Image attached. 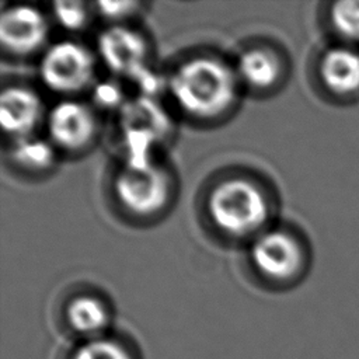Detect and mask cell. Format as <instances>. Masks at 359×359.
Returning <instances> with one entry per match:
<instances>
[{
    "mask_svg": "<svg viewBox=\"0 0 359 359\" xmlns=\"http://www.w3.org/2000/svg\"><path fill=\"white\" fill-rule=\"evenodd\" d=\"M240 86L236 69L210 55L184 60L168 80V91L178 108L205 121L229 112L237 101Z\"/></svg>",
    "mask_w": 359,
    "mask_h": 359,
    "instance_id": "obj_1",
    "label": "cell"
},
{
    "mask_svg": "<svg viewBox=\"0 0 359 359\" xmlns=\"http://www.w3.org/2000/svg\"><path fill=\"white\" fill-rule=\"evenodd\" d=\"M313 72L328 101L337 105L359 101V48L331 41L318 52Z\"/></svg>",
    "mask_w": 359,
    "mask_h": 359,
    "instance_id": "obj_6",
    "label": "cell"
},
{
    "mask_svg": "<svg viewBox=\"0 0 359 359\" xmlns=\"http://www.w3.org/2000/svg\"><path fill=\"white\" fill-rule=\"evenodd\" d=\"M323 21L332 41L359 48V0L327 3Z\"/></svg>",
    "mask_w": 359,
    "mask_h": 359,
    "instance_id": "obj_13",
    "label": "cell"
},
{
    "mask_svg": "<svg viewBox=\"0 0 359 359\" xmlns=\"http://www.w3.org/2000/svg\"><path fill=\"white\" fill-rule=\"evenodd\" d=\"M48 34V20L34 6L13 4L1 11L0 42L3 49L14 56H27L39 50Z\"/></svg>",
    "mask_w": 359,
    "mask_h": 359,
    "instance_id": "obj_8",
    "label": "cell"
},
{
    "mask_svg": "<svg viewBox=\"0 0 359 359\" xmlns=\"http://www.w3.org/2000/svg\"><path fill=\"white\" fill-rule=\"evenodd\" d=\"M140 6H142L140 3H135V1H116V3L102 1L95 4L97 11L107 20L114 21V24H119L118 21H122L135 15L139 11Z\"/></svg>",
    "mask_w": 359,
    "mask_h": 359,
    "instance_id": "obj_17",
    "label": "cell"
},
{
    "mask_svg": "<svg viewBox=\"0 0 359 359\" xmlns=\"http://www.w3.org/2000/svg\"><path fill=\"white\" fill-rule=\"evenodd\" d=\"M206 209L215 227L229 237L258 236L265 230L271 205L264 189L245 177L219 181L208 195Z\"/></svg>",
    "mask_w": 359,
    "mask_h": 359,
    "instance_id": "obj_2",
    "label": "cell"
},
{
    "mask_svg": "<svg viewBox=\"0 0 359 359\" xmlns=\"http://www.w3.org/2000/svg\"><path fill=\"white\" fill-rule=\"evenodd\" d=\"M39 77L55 93L74 94L90 87L95 77V57L76 41L49 45L39 60Z\"/></svg>",
    "mask_w": 359,
    "mask_h": 359,
    "instance_id": "obj_5",
    "label": "cell"
},
{
    "mask_svg": "<svg viewBox=\"0 0 359 359\" xmlns=\"http://www.w3.org/2000/svg\"><path fill=\"white\" fill-rule=\"evenodd\" d=\"M95 100L105 107H114L121 101L119 87L114 83H102L95 88Z\"/></svg>",
    "mask_w": 359,
    "mask_h": 359,
    "instance_id": "obj_18",
    "label": "cell"
},
{
    "mask_svg": "<svg viewBox=\"0 0 359 359\" xmlns=\"http://www.w3.org/2000/svg\"><path fill=\"white\" fill-rule=\"evenodd\" d=\"M101 62L115 74L133 79L147 69L144 36L122 24H112L101 32L97 42Z\"/></svg>",
    "mask_w": 359,
    "mask_h": 359,
    "instance_id": "obj_9",
    "label": "cell"
},
{
    "mask_svg": "<svg viewBox=\"0 0 359 359\" xmlns=\"http://www.w3.org/2000/svg\"><path fill=\"white\" fill-rule=\"evenodd\" d=\"M53 17L65 29L79 31L87 25L90 10L81 1H57L53 4Z\"/></svg>",
    "mask_w": 359,
    "mask_h": 359,
    "instance_id": "obj_16",
    "label": "cell"
},
{
    "mask_svg": "<svg viewBox=\"0 0 359 359\" xmlns=\"http://www.w3.org/2000/svg\"><path fill=\"white\" fill-rule=\"evenodd\" d=\"M43 104L36 91L25 86H10L1 91L0 122L4 133L14 140L34 136L43 119Z\"/></svg>",
    "mask_w": 359,
    "mask_h": 359,
    "instance_id": "obj_10",
    "label": "cell"
},
{
    "mask_svg": "<svg viewBox=\"0 0 359 359\" xmlns=\"http://www.w3.org/2000/svg\"><path fill=\"white\" fill-rule=\"evenodd\" d=\"M49 142L60 150L79 151L87 147L97 133V118L93 109L76 100H62L45 118Z\"/></svg>",
    "mask_w": 359,
    "mask_h": 359,
    "instance_id": "obj_7",
    "label": "cell"
},
{
    "mask_svg": "<svg viewBox=\"0 0 359 359\" xmlns=\"http://www.w3.org/2000/svg\"><path fill=\"white\" fill-rule=\"evenodd\" d=\"M114 195L125 212L147 217L164 210L172 195L168 171L151 160L142 164L126 163L114 177Z\"/></svg>",
    "mask_w": 359,
    "mask_h": 359,
    "instance_id": "obj_4",
    "label": "cell"
},
{
    "mask_svg": "<svg viewBox=\"0 0 359 359\" xmlns=\"http://www.w3.org/2000/svg\"><path fill=\"white\" fill-rule=\"evenodd\" d=\"M255 271L272 283L292 285L303 278L310 265V250L302 236L273 227L255 236L250 247Z\"/></svg>",
    "mask_w": 359,
    "mask_h": 359,
    "instance_id": "obj_3",
    "label": "cell"
},
{
    "mask_svg": "<svg viewBox=\"0 0 359 359\" xmlns=\"http://www.w3.org/2000/svg\"><path fill=\"white\" fill-rule=\"evenodd\" d=\"M234 69L240 83L255 91L273 90L286 73L282 56L275 49L262 45L244 49L238 55Z\"/></svg>",
    "mask_w": 359,
    "mask_h": 359,
    "instance_id": "obj_11",
    "label": "cell"
},
{
    "mask_svg": "<svg viewBox=\"0 0 359 359\" xmlns=\"http://www.w3.org/2000/svg\"><path fill=\"white\" fill-rule=\"evenodd\" d=\"M69 359H136L132 348L119 338L102 335L81 341L70 353Z\"/></svg>",
    "mask_w": 359,
    "mask_h": 359,
    "instance_id": "obj_15",
    "label": "cell"
},
{
    "mask_svg": "<svg viewBox=\"0 0 359 359\" xmlns=\"http://www.w3.org/2000/svg\"><path fill=\"white\" fill-rule=\"evenodd\" d=\"M66 324L81 341L105 335L111 321V313L105 302L94 294H77L69 300L65 309Z\"/></svg>",
    "mask_w": 359,
    "mask_h": 359,
    "instance_id": "obj_12",
    "label": "cell"
},
{
    "mask_svg": "<svg viewBox=\"0 0 359 359\" xmlns=\"http://www.w3.org/2000/svg\"><path fill=\"white\" fill-rule=\"evenodd\" d=\"M8 157L17 168L25 172L39 174L53 167L56 147L49 140L29 136L14 140Z\"/></svg>",
    "mask_w": 359,
    "mask_h": 359,
    "instance_id": "obj_14",
    "label": "cell"
}]
</instances>
